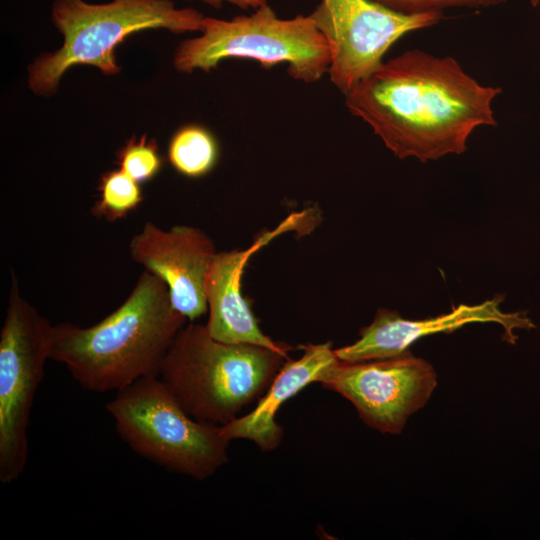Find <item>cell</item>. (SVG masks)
Masks as SVG:
<instances>
[{
    "mask_svg": "<svg viewBox=\"0 0 540 540\" xmlns=\"http://www.w3.org/2000/svg\"><path fill=\"white\" fill-rule=\"evenodd\" d=\"M500 93L454 58L414 49L382 62L345 103L396 157L426 162L464 153L477 127L496 126L492 102Z\"/></svg>",
    "mask_w": 540,
    "mask_h": 540,
    "instance_id": "6da1fadb",
    "label": "cell"
},
{
    "mask_svg": "<svg viewBox=\"0 0 540 540\" xmlns=\"http://www.w3.org/2000/svg\"><path fill=\"white\" fill-rule=\"evenodd\" d=\"M186 320L173 306L166 283L144 270L126 300L99 323L53 325L50 359L62 363L86 390L117 392L159 375Z\"/></svg>",
    "mask_w": 540,
    "mask_h": 540,
    "instance_id": "7a4b0ae2",
    "label": "cell"
},
{
    "mask_svg": "<svg viewBox=\"0 0 540 540\" xmlns=\"http://www.w3.org/2000/svg\"><path fill=\"white\" fill-rule=\"evenodd\" d=\"M289 359L253 344L214 339L206 325H184L162 362L159 378L194 419L224 426L259 400Z\"/></svg>",
    "mask_w": 540,
    "mask_h": 540,
    "instance_id": "3957f363",
    "label": "cell"
},
{
    "mask_svg": "<svg viewBox=\"0 0 540 540\" xmlns=\"http://www.w3.org/2000/svg\"><path fill=\"white\" fill-rule=\"evenodd\" d=\"M52 22L64 37L62 46L38 56L28 67V85L38 95L55 93L73 65L97 67L105 75L120 71L115 48L130 34L146 29L173 33L199 31L204 16L195 9H178L170 0H112L90 4L83 0H55Z\"/></svg>",
    "mask_w": 540,
    "mask_h": 540,
    "instance_id": "277c9868",
    "label": "cell"
},
{
    "mask_svg": "<svg viewBox=\"0 0 540 540\" xmlns=\"http://www.w3.org/2000/svg\"><path fill=\"white\" fill-rule=\"evenodd\" d=\"M106 410L136 454L170 472L205 480L228 462L221 426L191 417L159 376L118 390Z\"/></svg>",
    "mask_w": 540,
    "mask_h": 540,
    "instance_id": "5b68a950",
    "label": "cell"
},
{
    "mask_svg": "<svg viewBox=\"0 0 540 540\" xmlns=\"http://www.w3.org/2000/svg\"><path fill=\"white\" fill-rule=\"evenodd\" d=\"M200 32L177 47L178 71H209L226 58L255 60L266 68L286 62L290 76L308 84L329 71V47L311 15L281 19L266 3L248 16L205 17Z\"/></svg>",
    "mask_w": 540,
    "mask_h": 540,
    "instance_id": "8992f818",
    "label": "cell"
},
{
    "mask_svg": "<svg viewBox=\"0 0 540 540\" xmlns=\"http://www.w3.org/2000/svg\"><path fill=\"white\" fill-rule=\"evenodd\" d=\"M53 325L20 294L11 271L8 305L0 331V482L9 484L28 461V427Z\"/></svg>",
    "mask_w": 540,
    "mask_h": 540,
    "instance_id": "52a82bcc",
    "label": "cell"
},
{
    "mask_svg": "<svg viewBox=\"0 0 540 540\" xmlns=\"http://www.w3.org/2000/svg\"><path fill=\"white\" fill-rule=\"evenodd\" d=\"M310 15L329 47L330 81L344 95L403 35L444 18L442 12L403 14L372 0H321Z\"/></svg>",
    "mask_w": 540,
    "mask_h": 540,
    "instance_id": "ba28073f",
    "label": "cell"
},
{
    "mask_svg": "<svg viewBox=\"0 0 540 540\" xmlns=\"http://www.w3.org/2000/svg\"><path fill=\"white\" fill-rule=\"evenodd\" d=\"M355 407L362 421L381 433L399 434L437 385L433 366L409 351L361 362L339 360L318 378Z\"/></svg>",
    "mask_w": 540,
    "mask_h": 540,
    "instance_id": "9c48e42d",
    "label": "cell"
},
{
    "mask_svg": "<svg viewBox=\"0 0 540 540\" xmlns=\"http://www.w3.org/2000/svg\"><path fill=\"white\" fill-rule=\"evenodd\" d=\"M216 253L204 231L187 225L163 230L147 221L129 243L130 257L166 283L173 306L191 322L208 310L206 279Z\"/></svg>",
    "mask_w": 540,
    "mask_h": 540,
    "instance_id": "30bf717a",
    "label": "cell"
},
{
    "mask_svg": "<svg viewBox=\"0 0 540 540\" xmlns=\"http://www.w3.org/2000/svg\"><path fill=\"white\" fill-rule=\"evenodd\" d=\"M498 295L481 304H460L451 312L423 320H409L398 312L379 309L373 321L360 330V338L353 344L334 349L336 357L346 362H361L392 358L409 351L419 338L439 332H453L476 322L497 323L504 329V339L515 344L516 329L531 330L536 326L526 311L503 312Z\"/></svg>",
    "mask_w": 540,
    "mask_h": 540,
    "instance_id": "8fae6325",
    "label": "cell"
},
{
    "mask_svg": "<svg viewBox=\"0 0 540 540\" xmlns=\"http://www.w3.org/2000/svg\"><path fill=\"white\" fill-rule=\"evenodd\" d=\"M307 215L293 213L276 229L263 233L244 250L217 252L206 279L209 334L216 340L234 344H253L284 354L292 349L286 343L272 340L260 329L246 299L241 293V279L250 257L273 238L294 229Z\"/></svg>",
    "mask_w": 540,
    "mask_h": 540,
    "instance_id": "7c38bea8",
    "label": "cell"
},
{
    "mask_svg": "<svg viewBox=\"0 0 540 540\" xmlns=\"http://www.w3.org/2000/svg\"><path fill=\"white\" fill-rule=\"evenodd\" d=\"M303 354L296 360L288 359L272 380L269 388L258 400L255 408L221 426L228 440L246 439L254 442L263 452L277 449L284 437L276 415L281 406L339 361L331 342L301 345Z\"/></svg>",
    "mask_w": 540,
    "mask_h": 540,
    "instance_id": "4fadbf2b",
    "label": "cell"
},
{
    "mask_svg": "<svg viewBox=\"0 0 540 540\" xmlns=\"http://www.w3.org/2000/svg\"><path fill=\"white\" fill-rule=\"evenodd\" d=\"M168 157L178 172L190 177H199L214 167L218 147L210 132L200 126L190 125L180 129L173 136Z\"/></svg>",
    "mask_w": 540,
    "mask_h": 540,
    "instance_id": "5bb4252c",
    "label": "cell"
},
{
    "mask_svg": "<svg viewBox=\"0 0 540 540\" xmlns=\"http://www.w3.org/2000/svg\"><path fill=\"white\" fill-rule=\"evenodd\" d=\"M98 189L100 197L91 213L109 222L126 217L143 200L139 183L121 169L104 173Z\"/></svg>",
    "mask_w": 540,
    "mask_h": 540,
    "instance_id": "9a60e30c",
    "label": "cell"
},
{
    "mask_svg": "<svg viewBox=\"0 0 540 540\" xmlns=\"http://www.w3.org/2000/svg\"><path fill=\"white\" fill-rule=\"evenodd\" d=\"M118 163L122 171L138 183L154 177L161 167L157 144L146 136L134 137L118 153Z\"/></svg>",
    "mask_w": 540,
    "mask_h": 540,
    "instance_id": "2e32d148",
    "label": "cell"
},
{
    "mask_svg": "<svg viewBox=\"0 0 540 540\" xmlns=\"http://www.w3.org/2000/svg\"><path fill=\"white\" fill-rule=\"evenodd\" d=\"M403 14L442 12L449 7L488 8L506 0H372Z\"/></svg>",
    "mask_w": 540,
    "mask_h": 540,
    "instance_id": "e0dca14e",
    "label": "cell"
},
{
    "mask_svg": "<svg viewBox=\"0 0 540 540\" xmlns=\"http://www.w3.org/2000/svg\"><path fill=\"white\" fill-rule=\"evenodd\" d=\"M213 7H221L224 2L231 3L242 9L254 8L257 9L266 4L265 0H200Z\"/></svg>",
    "mask_w": 540,
    "mask_h": 540,
    "instance_id": "ac0fdd59",
    "label": "cell"
},
{
    "mask_svg": "<svg viewBox=\"0 0 540 540\" xmlns=\"http://www.w3.org/2000/svg\"><path fill=\"white\" fill-rule=\"evenodd\" d=\"M540 4V0H531V5L537 7Z\"/></svg>",
    "mask_w": 540,
    "mask_h": 540,
    "instance_id": "d6986e66",
    "label": "cell"
}]
</instances>
